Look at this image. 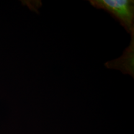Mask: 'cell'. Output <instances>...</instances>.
<instances>
[{
  "mask_svg": "<svg viewBox=\"0 0 134 134\" xmlns=\"http://www.w3.org/2000/svg\"><path fill=\"white\" fill-rule=\"evenodd\" d=\"M94 7L108 11L116 18L129 33L133 35L134 1L132 0H92Z\"/></svg>",
  "mask_w": 134,
  "mask_h": 134,
  "instance_id": "cell-1",
  "label": "cell"
}]
</instances>
